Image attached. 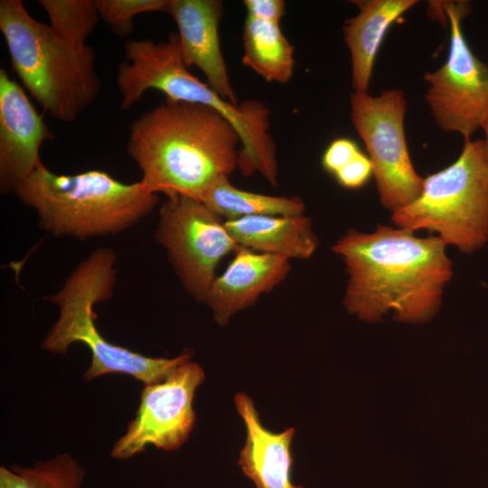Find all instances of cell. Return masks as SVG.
Here are the masks:
<instances>
[{
    "label": "cell",
    "mask_w": 488,
    "mask_h": 488,
    "mask_svg": "<svg viewBox=\"0 0 488 488\" xmlns=\"http://www.w3.org/2000/svg\"><path fill=\"white\" fill-rule=\"evenodd\" d=\"M396 227L435 233L466 254L488 242V158L483 141L465 140L458 158L423 182L419 196L391 213Z\"/></svg>",
    "instance_id": "cell-7"
},
{
    "label": "cell",
    "mask_w": 488,
    "mask_h": 488,
    "mask_svg": "<svg viewBox=\"0 0 488 488\" xmlns=\"http://www.w3.org/2000/svg\"><path fill=\"white\" fill-rule=\"evenodd\" d=\"M407 100L399 89L351 95V120L372 164L381 205L391 213L414 202L424 178L411 161L404 128Z\"/></svg>",
    "instance_id": "cell-8"
},
{
    "label": "cell",
    "mask_w": 488,
    "mask_h": 488,
    "mask_svg": "<svg viewBox=\"0 0 488 488\" xmlns=\"http://www.w3.org/2000/svg\"><path fill=\"white\" fill-rule=\"evenodd\" d=\"M165 196L154 237L183 288L204 302L218 263L239 246L221 218L201 201L179 193Z\"/></svg>",
    "instance_id": "cell-9"
},
{
    "label": "cell",
    "mask_w": 488,
    "mask_h": 488,
    "mask_svg": "<svg viewBox=\"0 0 488 488\" xmlns=\"http://www.w3.org/2000/svg\"><path fill=\"white\" fill-rule=\"evenodd\" d=\"M357 15L344 22L343 38L352 58L354 93L367 94L378 50L391 23L417 5V0L353 1Z\"/></svg>",
    "instance_id": "cell-17"
},
{
    "label": "cell",
    "mask_w": 488,
    "mask_h": 488,
    "mask_svg": "<svg viewBox=\"0 0 488 488\" xmlns=\"http://www.w3.org/2000/svg\"><path fill=\"white\" fill-rule=\"evenodd\" d=\"M85 472L68 454L32 468L0 467V488H80Z\"/></svg>",
    "instance_id": "cell-20"
},
{
    "label": "cell",
    "mask_w": 488,
    "mask_h": 488,
    "mask_svg": "<svg viewBox=\"0 0 488 488\" xmlns=\"http://www.w3.org/2000/svg\"><path fill=\"white\" fill-rule=\"evenodd\" d=\"M53 133L22 87L0 69V191L14 192L43 164L40 148Z\"/></svg>",
    "instance_id": "cell-12"
},
{
    "label": "cell",
    "mask_w": 488,
    "mask_h": 488,
    "mask_svg": "<svg viewBox=\"0 0 488 488\" xmlns=\"http://www.w3.org/2000/svg\"><path fill=\"white\" fill-rule=\"evenodd\" d=\"M14 193L35 211L42 230L79 240L121 233L158 203L140 181L125 183L100 170L57 174L43 164Z\"/></svg>",
    "instance_id": "cell-4"
},
{
    "label": "cell",
    "mask_w": 488,
    "mask_h": 488,
    "mask_svg": "<svg viewBox=\"0 0 488 488\" xmlns=\"http://www.w3.org/2000/svg\"><path fill=\"white\" fill-rule=\"evenodd\" d=\"M238 246L286 259H307L318 240L305 214L249 216L224 222Z\"/></svg>",
    "instance_id": "cell-16"
},
{
    "label": "cell",
    "mask_w": 488,
    "mask_h": 488,
    "mask_svg": "<svg viewBox=\"0 0 488 488\" xmlns=\"http://www.w3.org/2000/svg\"><path fill=\"white\" fill-rule=\"evenodd\" d=\"M247 16L279 23L286 14L283 0H245Z\"/></svg>",
    "instance_id": "cell-25"
},
{
    "label": "cell",
    "mask_w": 488,
    "mask_h": 488,
    "mask_svg": "<svg viewBox=\"0 0 488 488\" xmlns=\"http://www.w3.org/2000/svg\"><path fill=\"white\" fill-rule=\"evenodd\" d=\"M446 248L436 236L419 238L396 226L347 230L332 248L348 275L345 309L368 323L381 322L389 312L399 322H429L454 274Z\"/></svg>",
    "instance_id": "cell-1"
},
{
    "label": "cell",
    "mask_w": 488,
    "mask_h": 488,
    "mask_svg": "<svg viewBox=\"0 0 488 488\" xmlns=\"http://www.w3.org/2000/svg\"><path fill=\"white\" fill-rule=\"evenodd\" d=\"M372 174V164L369 156L360 151L333 176L342 186L348 189H357L363 186Z\"/></svg>",
    "instance_id": "cell-23"
},
{
    "label": "cell",
    "mask_w": 488,
    "mask_h": 488,
    "mask_svg": "<svg viewBox=\"0 0 488 488\" xmlns=\"http://www.w3.org/2000/svg\"><path fill=\"white\" fill-rule=\"evenodd\" d=\"M360 152L357 145L348 138H339L330 144L324 153V168L334 175Z\"/></svg>",
    "instance_id": "cell-24"
},
{
    "label": "cell",
    "mask_w": 488,
    "mask_h": 488,
    "mask_svg": "<svg viewBox=\"0 0 488 488\" xmlns=\"http://www.w3.org/2000/svg\"><path fill=\"white\" fill-rule=\"evenodd\" d=\"M55 35L74 47L86 45L99 20L96 0H39Z\"/></svg>",
    "instance_id": "cell-21"
},
{
    "label": "cell",
    "mask_w": 488,
    "mask_h": 488,
    "mask_svg": "<svg viewBox=\"0 0 488 488\" xmlns=\"http://www.w3.org/2000/svg\"><path fill=\"white\" fill-rule=\"evenodd\" d=\"M201 202L227 221L261 215H300L305 209L303 200L297 196H271L240 190L231 184L229 176L213 183Z\"/></svg>",
    "instance_id": "cell-19"
},
{
    "label": "cell",
    "mask_w": 488,
    "mask_h": 488,
    "mask_svg": "<svg viewBox=\"0 0 488 488\" xmlns=\"http://www.w3.org/2000/svg\"><path fill=\"white\" fill-rule=\"evenodd\" d=\"M169 0H96L99 17L120 37L134 31V17L149 12H166Z\"/></svg>",
    "instance_id": "cell-22"
},
{
    "label": "cell",
    "mask_w": 488,
    "mask_h": 488,
    "mask_svg": "<svg viewBox=\"0 0 488 488\" xmlns=\"http://www.w3.org/2000/svg\"><path fill=\"white\" fill-rule=\"evenodd\" d=\"M443 5L450 24V49L446 62L424 76L428 83L426 101L442 130L469 140L488 115V66L474 54L462 31L468 2Z\"/></svg>",
    "instance_id": "cell-10"
},
{
    "label": "cell",
    "mask_w": 488,
    "mask_h": 488,
    "mask_svg": "<svg viewBox=\"0 0 488 488\" xmlns=\"http://www.w3.org/2000/svg\"><path fill=\"white\" fill-rule=\"evenodd\" d=\"M124 52L126 60L118 64L117 73L122 110L132 108L149 89L163 92L167 99L211 107L239 134L237 168L240 173L247 177L258 173L272 186L277 184V147L269 134V110L262 102L248 99L234 105L192 75L183 61L175 32H171L165 41H127Z\"/></svg>",
    "instance_id": "cell-3"
},
{
    "label": "cell",
    "mask_w": 488,
    "mask_h": 488,
    "mask_svg": "<svg viewBox=\"0 0 488 488\" xmlns=\"http://www.w3.org/2000/svg\"><path fill=\"white\" fill-rule=\"evenodd\" d=\"M203 380L202 367L186 360L163 381L145 385L136 417L115 444L111 456L127 459L147 445L166 451L179 448L193 428L192 400Z\"/></svg>",
    "instance_id": "cell-11"
},
{
    "label": "cell",
    "mask_w": 488,
    "mask_h": 488,
    "mask_svg": "<svg viewBox=\"0 0 488 488\" xmlns=\"http://www.w3.org/2000/svg\"><path fill=\"white\" fill-rule=\"evenodd\" d=\"M242 62L268 82L286 83L295 67L294 47L279 23L247 16Z\"/></svg>",
    "instance_id": "cell-18"
},
{
    "label": "cell",
    "mask_w": 488,
    "mask_h": 488,
    "mask_svg": "<svg viewBox=\"0 0 488 488\" xmlns=\"http://www.w3.org/2000/svg\"><path fill=\"white\" fill-rule=\"evenodd\" d=\"M117 255L108 248L94 250L69 275L61 288L45 298L59 307V318L42 342V348L66 353L74 343H83L91 352L84 374L90 380L108 373L128 374L145 385L163 381L180 363L192 357L183 352L173 359L151 358L109 343L96 327L93 306L108 300L114 291Z\"/></svg>",
    "instance_id": "cell-6"
},
{
    "label": "cell",
    "mask_w": 488,
    "mask_h": 488,
    "mask_svg": "<svg viewBox=\"0 0 488 488\" xmlns=\"http://www.w3.org/2000/svg\"><path fill=\"white\" fill-rule=\"evenodd\" d=\"M239 148L238 132L217 109L167 99L131 123L127 144L145 191L198 201L238 167Z\"/></svg>",
    "instance_id": "cell-2"
},
{
    "label": "cell",
    "mask_w": 488,
    "mask_h": 488,
    "mask_svg": "<svg viewBox=\"0 0 488 488\" xmlns=\"http://www.w3.org/2000/svg\"><path fill=\"white\" fill-rule=\"evenodd\" d=\"M226 270L214 279L204 303L218 324L226 325L230 317L270 293L288 276L290 263L284 258L259 253L239 246Z\"/></svg>",
    "instance_id": "cell-14"
},
{
    "label": "cell",
    "mask_w": 488,
    "mask_h": 488,
    "mask_svg": "<svg viewBox=\"0 0 488 488\" xmlns=\"http://www.w3.org/2000/svg\"><path fill=\"white\" fill-rule=\"evenodd\" d=\"M219 0H169L166 12L175 21L185 65L199 68L207 84L223 99L239 105L221 52Z\"/></svg>",
    "instance_id": "cell-13"
},
{
    "label": "cell",
    "mask_w": 488,
    "mask_h": 488,
    "mask_svg": "<svg viewBox=\"0 0 488 488\" xmlns=\"http://www.w3.org/2000/svg\"><path fill=\"white\" fill-rule=\"evenodd\" d=\"M234 401L247 431L239 459L245 475L253 481L256 488H304L291 481L294 459L290 445L296 429L288 427L281 433L271 432L261 424L248 395L239 392Z\"/></svg>",
    "instance_id": "cell-15"
},
{
    "label": "cell",
    "mask_w": 488,
    "mask_h": 488,
    "mask_svg": "<svg viewBox=\"0 0 488 488\" xmlns=\"http://www.w3.org/2000/svg\"><path fill=\"white\" fill-rule=\"evenodd\" d=\"M0 30L10 64L31 96L55 119L75 122L101 89L94 49L61 41L21 0L0 1Z\"/></svg>",
    "instance_id": "cell-5"
},
{
    "label": "cell",
    "mask_w": 488,
    "mask_h": 488,
    "mask_svg": "<svg viewBox=\"0 0 488 488\" xmlns=\"http://www.w3.org/2000/svg\"><path fill=\"white\" fill-rule=\"evenodd\" d=\"M481 127L484 131V135H485V137H484V139L483 141V145H484V150H485V153H486V156L488 158V115L485 117V119H484V121H483Z\"/></svg>",
    "instance_id": "cell-26"
}]
</instances>
